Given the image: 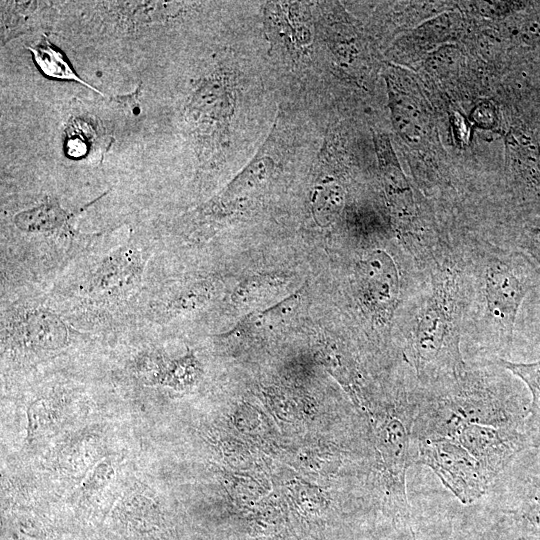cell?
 <instances>
[{"label": "cell", "mask_w": 540, "mask_h": 540, "mask_svg": "<svg viewBox=\"0 0 540 540\" xmlns=\"http://www.w3.org/2000/svg\"><path fill=\"white\" fill-rule=\"evenodd\" d=\"M75 215L64 210L58 202L49 200L18 212L14 224L26 233H53L67 229Z\"/></svg>", "instance_id": "12"}, {"label": "cell", "mask_w": 540, "mask_h": 540, "mask_svg": "<svg viewBox=\"0 0 540 540\" xmlns=\"http://www.w3.org/2000/svg\"><path fill=\"white\" fill-rule=\"evenodd\" d=\"M359 297L368 312L386 320L395 308L399 293V275L392 258L376 250L362 258L356 269Z\"/></svg>", "instance_id": "6"}, {"label": "cell", "mask_w": 540, "mask_h": 540, "mask_svg": "<svg viewBox=\"0 0 540 540\" xmlns=\"http://www.w3.org/2000/svg\"><path fill=\"white\" fill-rule=\"evenodd\" d=\"M10 336L22 349L51 352L68 344V329L62 319L44 308H27L10 322Z\"/></svg>", "instance_id": "7"}, {"label": "cell", "mask_w": 540, "mask_h": 540, "mask_svg": "<svg viewBox=\"0 0 540 540\" xmlns=\"http://www.w3.org/2000/svg\"><path fill=\"white\" fill-rule=\"evenodd\" d=\"M201 374L200 364L192 351L178 359L162 357L155 385H163L176 390L193 385Z\"/></svg>", "instance_id": "16"}, {"label": "cell", "mask_w": 540, "mask_h": 540, "mask_svg": "<svg viewBox=\"0 0 540 540\" xmlns=\"http://www.w3.org/2000/svg\"><path fill=\"white\" fill-rule=\"evenodd\" d=\"M384 183L393 211L399 219L412 215L413 201L407 180L399 166L389 140L385 136L375 139Z\"/></svg>", "instance_id": "10"}, {"label": "cell", "mask_w": 540, "mask_h": 540, "mask_svg": "<svg viewBox=\"0 0 540 540\" xmlns=\"http://www.w3.org/2000/svg\"><path fill=\"white\" fill-rule=\"evenodd\" d=\"M473 118L478 124L489 127L494 123V110L487 103L481 104L475 109Z\"/></svg>", "instance_id": "22"}, {"label": "cell", "mask_w": 540, "mask_h": 540, "mask_svg": "<svg viewBox=\"0 0 540 540\" xmlns=\"http://www.w3.org/2000/svg\"><path fill=\"white\" fill-rule=\"evenodd\" d=\"M143 266L139 250L132 246L118 249L93 273L89 290L106 296L122 294L140 283Z\"/></svg>", "instance_id": "8"}, {"label": "cell", "mask_w": 540, "mask_h": 540, "mask_svg": "<svg viewBox=\"0 0 540 540\" xmlns=\"http://www.w3.org/2000/svg\"><path fill=\"white\" fill-rule=\"evenodd\" d=\"M301 293L302 290L266 310L250 313L232 331L222 336L255 335L278 327L295 312L300 302Z\"/></svg>", "instance_id": "13"}, {"label": "cell", "mask_w": 540, "mask_h": 540, "mask_svg": "<svg viewBox=\"0 0 540 540\" xmlns=\"http://www.w3.org/2000/svg\"><path fill=\"white\" fill-rule=\"evenodd\" d=\"M411 462L429 467L463 504L477 501L491 484L476 459L455 438L412 440Z\"/></svg>", "instance_id": "3"}, {"label": "cell", "mask_w": 540, "mask_h": 540, "mask_svg": "<svg viewBox=\"0 0 540 540\" xmlns=\"http://www.w3.org/2000/svg\"><path fill=\"white\" fill-rule=\"evenodd\" d=\"M284 280L276 276H253L244 280L235 289L233 300L237 303H249L253 300L262 299L270 294L274 289H277Z\"/></svg>", "instance_id": "18"}, {"label": "cell", "mask_w": 540, "mask_h": 540, "mask_svg": "<svg viewBox=\"0 0 540 540\" xmlns=\"http://www.w3.org/2000/svg\"><path fill=\"white\" fill-rule=\"evenodd\" d=\"M49 412L45 401L37 399L27 407V437L28 443L41 435L48 425Z\"/></svg>", "instance_id": "20"}, {"label": "cell", "mask_w": 540, "mask_h": 540, "mask_svg": "<svg viewBox=\"0 0 540 540\" xmlns=\"http://www.w3.org/2000/svg\"><path fill=\"white\" fill-rule=\"evenodd\" d=\"M511 513L525 539L540 538V470L524 477Z\"/></svg>", "instance_id": "11"}, {"label": "cell", "mask_w": 540, "mask_h": 540, "mask_svg": "<svg viewBox=\"0 0 540 540\" xmlns=\"http://www.w3.org/2000/svg\"><path fill=\"white\" fill-rule=\"evenodd\" d=\"M342 192L340 188L328 186L321 188L314 196V214L316 220L326 224L342 206Z\"/></svg>", "instance_id": "19"}, {"label": "cell", "mask_w": 540, "mask_h": 540, "mask_svg": "<svg viewBox=\"0 0 540 540\" xmlns=\"http://www.w3.org/2000/svg\"><path fill=\"white\" fill-rule=\"evenodd\" d=\"M214 293L211 283L202 282L180 291L166 305V311L179 314L196 309L209 301Z\"/></svg>", "instance_id": "17"}, {"label": "cell", "mask_w": 540, "mask_h": 540, "mask_svg": "<svg viewBox=\"0 0 540 540\" xmlns=\"http://www.w3.org/2000/svg\"><path fill=\"white\" fill-rule=\"evenodd\" d=\"M539 540H540V538H539Z\"/></svg>", "instance_id": "23"}, {"label": "cell", "mask_w": 540, "mask_h": 540, "mask_svg": "<svg viewBox=\"0 0 540 540\" xmlns=\"http://www.w3.org/2000/svg\"><path fill=\"white\" fill-rule=\"evenodd\" d=\"M111 142L112 138L95 115L79 114L68 121L65 149L71 158L100 157Z\"/></svg>", "instance_id": "9"}, {"label": "cell", "mask_w": 540, "mask_h": 540, "mask_svg": "<svg viewBox=\"0 0 540 540\" xmlns=\"http://www.w3.org/2000/svg\"><path fill=\"white\" fill-rule=\"evenodd\" d=\"M27 49L31 51L35 63L46 76L60 80L76 81L103 95L101 91L78 76L62 52L50 43L46 35H43L36 45L28 46Z\"/></svg>", "instance_id": "15"}, {"label": "cell", "mask_w": 540, "mask_h": 540, "mask_svg": "<svg viewBox=\"0 0 540 540\" xmlns=\"http://www.w3.org/2000/svg\"><path fill=\"white\" fill-rule=\"evenodd\" d=\"M479 463L491 483L520 454L534 448L527 429L467 424L454 437Z\"/></svg>", "instance_id": "5"}, {"label": "cell", "mask_w": 540, "mask_h": 540, "mask_svg": "<svg viewBox=\"0 0 540 540\" xmlns=\"http://www.w3.org/2000/svg\"><path fill=\"white\" fill-rule=\"evenodd\" d=\"M450 292L449 281L436 285L411 339L410 356L421 380L445 382L466 371Z\"/></svg>", "instance_id": "2"}, {"label": "cell", "mask_w": 540, "mask_h": 540, "mask_svg": "<svg viewBox=\"0 0 540 540\" xmlns=\"http://www.w3.org/2000/svg\"><path fill=\"white\" fill-rule=\"evenodd\" d=\"M499 365L524 382L530 391L527 429L534 448H540V360L520 363L500 359Z\"/></svg>", "instance_id": "14"}, {"label": "cell", "mask_w": 540, "mask_h": 540, "mask_svg": "<svg viewBox=\"0 0 540 540\" xmlns=\"http://www.w3.org/2000/svg\"><path fill=\"white\" fill-rule=\"evenodd\" d=\"M538 276L535 265L522 255L496 259L486 271L487 310L507 344L512 341L521 304Z\"/></svg>", "instance_id": "4"}, {"label": "cell", "mask_w": 540, "mask_h": 540, "mask_svg": "<svg viewBox=\"0 0 540 540\" xmlns=\"http://www.w3.org/2000/svg\"><path fill=\"white\" fill-rule=\"evenodd\" d=\"M520 245L540 266V218L524 229Z\"/></svg>", "instance_id": "21"}, {"label": "cell", "mask_w": 540, "mask_h": 540, "mask_svg": "<svg viewBox=\"0 0 540 540\" xmlns=\"http://www.w3.org/2000/svg\"><path fill=\"white\" fill-rule=\"evenodd\" d=\"M416 399L412 440L452 438L467 424L527 429L529 404L465 371Z\"/></svg>", "instance_id": "1"}]
</instances>
